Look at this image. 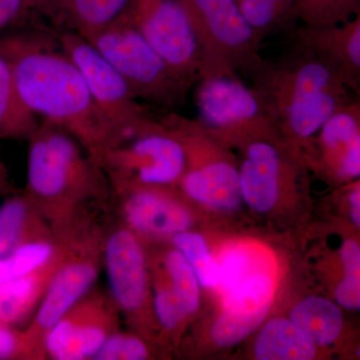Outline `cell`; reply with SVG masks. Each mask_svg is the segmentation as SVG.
<instances>
[{
    "instance_id": "cell-22",
    "label": "cell",
    "mask_w": 360,
    "mask_h": 360,
    "mask_svg": "<svg viewBox=\"0 0 360 360\" xmlns=\"http://www.w3.org/2000/svg\"><path fill=\"white\" fill-rule=\"evenodd\" d=\"M255 354L260 360H309L315 355L314 343L288 319H274L257 336Z\"/></svg>"
},
{
    "instance_id": "cell-17",
    "label": "cell",
    "mask_w": 360,
    "mask_h": 360,
    "mask_svg": "<svg viewBox=\"0 0 360 360\" xmlns=\"http://www.w3.org/2000/svg\"><path fill=\"white\" fill-rule=\"evenodd\" d=\"M58 240V250L51 259L25 276L0 284V324L18 328L32 321L63 260V245Z\"/></svg>"
},
{
    "instance_id": "cell-13",
    "label": "cell",
    "mask_w": 360,
    "mask_h": 360,
    "mask_svg": "<svg viewBox=\"0 0 360 360\" xmlns=\"http://www.w3.org/2000/svg\"><path fill=\"white\" fill-rule=\"evenodd\" d=\"M158 186H111L113 215L134 233L175 236L191 225V214Z\"/></svg>"
},
{
    "instance_id": "cell-1",
    "label": "cell",
    "mask_w": 360,
    "mask_h": 360,
    "mask_svg": "<svg viewBox=\"0 0 360 360\" xmlns=\"http://www.w3.org/2000/svg\"><path fill=\"white\" fill-rule=\"evenodd\" d=\"M14 34L0 39V56L13 70L21 98L42 122L70 132L99 163L127 141L94 103L84 77L53 32Z\"/></svg>"
},
{
    "instance_id": "cell-29",
    "label": "cell",
    "mask_w": 360,
    "mask_h": 360,
    "mask_svg": "<svg viewBox=\"0 0 360 360\" xmlns=\"http://www.w3.org/2000/svg\"><path fill=\"white\" fill-rule=\"evenodd\" d=\"M149 349L141 338L116 331L101 345L92 360H144Z\"/></svg>"
},
{
    "instance_id": "cell-32",
    "label": "cell",
    "mask_w": 360,
    "mask_h": 360,
    "mask_svg": "<svg viewBox=\"0 0 360 360\" xmlns=\"http://www.w3.org/2000/svg\"><path fill=\"white\" fill-rule=\"evenodd\" d=\"M0 360H25L21 329L0 324Z\"/></svg>"
},
{
    "instance_id": "cell-4",
    "label": "cell",
    "mask_w": 360,
    "mask_h": 360,
    "mask_svg": "<svg viewBox=\"0 0 360 360\" xmlns=\"http://www.w3.org/2000/svg\"><path fill=\"white\" fill-rule=\"evenodd\" d=\"M110 212L103 210L61 232L63 257L32 321L22 330L25 360L46 359L44 340L54 326L96 286L103 269V250Z\"/></svg>"
},
{
    "instance_id": "cell-21",
    "label": "cell",
    "mask_w": 360,
    "mask_h": 360,
    "mask_svg": "<svg viewBox=\"0 0 360 360\" xmlns=\"http://www.w3.org/2000/svg\"><path fill=\"white\" fill-rule=\"evenodd\" d=\"M39 123L21 98L11 65L0 56V141H27Z\"/></svg>"
},
{
    "instance_id": "cell-5",
    "label": "cell",
    "mask_w": 360,
    "mask_h": 360,
    "mask_svg": "<svg viewBox=\"0 0 360 360\" xmlns=\"http://www.w3.org/2000/svg\"><path fill=\"white\" fill-rule=\"evenodd\" d=\"M193 30L201 63V78L252 75L262 63V41L234 0H177ZM239 77V75H238Z\"/></svg>"
},
{
    "instance_id": "cell-33",
    "label": "cell",
    "mask_w": 360,
    "mask_h": 360,
    "mask_svg": "<svg viewBox=\"0 0 360 360\" xmlns=\"http://www.w3.org/2000/svg\"><path fill=\"white\" fill-rule=\"evenodd\" d=\"M32 13L33 0H0V28L20 23Z\"/></svg>"
},
{
    "instance_id": "cell-26",
    "label": "cell",
    "mask_w": 360,
    "mask_h": 360,
    "mask_svg": "<svg viewBox=\"0 0 360 360\" xmlns=\"http://www.w3.org/2000/svg\"><path fill=\"white\" fill-rule=\"evenodd\" d=\"M168 286L174 293L184 314H194L200 305L198 277L193 267L179 250H170L165 258Z\"/></svg>"
},
{
    "instance_id": "cell-12",
    "label": "cell",
    "mask_w": 360,
    "mask_h": 360,
    "mask_svg": "<svg viewBox=\"0 0 360 360\" xmlns=\"http://www.w3.org/2000/svg\"><path fill=\"white\" fill-rule=\"evenodd\" d=\"M108 293L120 314L132 323L146 309L148 276L146 255L136 234L111 214L103 250Z\"/></svg>"
},
{
    "instance_id": "cell-25",
    "label": "cell",
    "mask_w": 360,
    "mask_h": 360,
    "mask_svg": "<svg viewBox=\"0 0 360 360\" xmlns=\"http://www.w3.org/2000/svg\"><path fill=\"white\" fill-rule=\"evenodd\" d=\"M239 11L252 28L258 39L295 30L298 11L283 6L276 0H234Z\"/></svg>"
},
{
    "instance_id": "cell-27",
    "label": "cell",
    "mask_w": 360,
    "mask_h": 360,
    "mask_svg": "<svg viewBox=\"0 0 360 360\" xmlns=\"http://www.w3.org/2000/svg\"><path fill=\"white\" fill-rule=\"evenodd\" d=\"M297 7L303 25H338L360 13V0H297Z\"/></svg>"
},
{
    "instance_id": "cell-15",
    "label": "cell",
    "mask_w": 360,
    "mask_h": 360,
    "mask_svg": "<svg viewBox=\"0 0 360 360\" xmlns=\"http://www.w3.org/2000/svg\"><path fill=\"white\" fill-rule=\"evenodd\" d=\"M274 297V283L265 274L250 276L224 296V310L212 328L219 347H232L248 338L264 321Z\"/></svg>"
},
{
    "instance_id": "cell-38",
    "label": "cell",
    "mask_w": 360,
    "mask_h": 360,
    "mask_svg": "<svg viewBox=\"0 0 360 360\" xmlns=\"http://www.w3.org/2000/svg\"><path fill=\"white\" fill-rule=\"evenodd\" d=\"M279 4H283V6L291 7V8H295L298 11L297 0H276Z\"/></svg>"
},
{
    "instance_id": "cell-24",
    "label": "cell",
    "mask_w": 360,
    "mask_h": 360,
    "mask_svg": "<svg viewBox=\"0 0 360 360\" xmlns=\"http://www.w3.org/2000/svg\"><path fill=\"white\" fill-rule=\"evenodd\" d=\"M291 322L314 345H330L340 335L342 314L328 300L311 296L302 300L291 311Z\"/></svg>"
},
{
    "instance_id": "cell-37",
    "label": "cell",
    "mask_w": 360,
    "mask_h": 360,
    "mask_svg": "<svg viewBox=\"0 0 360 360\" xmlns=\"http://www.w3.org/2000/svg\"><path fill=\"white\" fill-rule=\"evenodd\" d=\"M349 202L352 203V217L354 224H360V193L359 187L355 188L349 196Z\"/></svg>"
},
{
    "instance_id": "cell-18",
    "label": "cell",
    "mask_w": 360,
    "mask_h": 360,
    "mask_svg": "<svg viewBox=\"0 0 360 360\" xmlns=\"http://www.w3.org/2000/svg\"><path fill=\"white\" fill-rule=\"evenodd\" d=\"M131 0H33L35 13L56 30L86 37L103 30L125 13Z\"/></svg>"
},
{
    "instance_id": "cell-28",
    "label": "cell",
    "mask_w": 360,
    "mask_h": 360,
    "mask_svg": "<svg viewBox=\"0 0 360 360\" xmlns=\"http://www.w3.org/2000/svg\"><path fill=\"white\" fill-rule=\"evenodd\" d=\"M174 243L193 267L201 285L205 288L217 286L219 264L208 253L202 236L191 232H180L174 236Z\"/></svg>"
},
{
    "instance_id": "cell-19",
    "label": "cell",
    "mask_w": 360,
    "mask_h": 360,
    "mask_svg": "<svg viewBox=\"0 0 360 360\" xmlns=\"http://www.w3.org/2000/svg\"><path fill=\"white\" fill-rule=\"evenodd\" d=\"M181 181L191 198L222 210L238 207L243 198L239 170L229 160L210 158L193 163Z\"/></svg>"
},
{
    "instance_id": "cell-14",
    "label": "cell",
    "mask_w": 360,
    "mask_h": 360,
    "mask_svg": "<svg viewBox=\"0 0 360 360\" xmlns=\"http://www.w3.org/2000/svg\"><path fill=\"white\" fill-rule=\"evenodd\" d=\"M292 41L307 47L338 73L347 89L360 90V13L338 25L296 27Z\"/></svg>"
},
{
    "instance_id": "cell-16",
    "label": "cell",
    "mask_w": 360,
    "mask_h": 360,
    "mask_svg": "<svg viewBox=\"0 0 360 360\" xmlns=\"http://www.w3.org/2000/svg\"><path fill=\"white\" fill-rule=\"evenodd\" d=\"M239 169L241 193L246 202L259 212H266L278 198L284 163L276 144L269 141L250 142Z\"/></svg>"
},
{
    "instance_id": "cell-7",
    "label": "cell",
    "mask_w": 360,
    "mask_h": 360,
    "mask_svg": "<svg viewBox=\"0 0 360 360\" xmlns=\"http://www.w3.org/2000/svg\"><path fill=\"white\" fill-rule=\"evenodd\" d=\"M53 34L82 72L94 103L127 141L160 129V120L139 103L122 75L89 40L65 30H56Z\"/></svg>"
},
{
    "instance_id": "cell-20",
    "label": "cell",
    "mask_w": 360,
    "mask_h": 360,
    "mask_svg": "<svg viewBox=\"0 0 360 360\" xmlns=\"http://www.w3.org/2000/svg\"><path fill=\"white\" fill-rule=\"evenodd\" d=\"M53 234L25 193L16 191L7 196L0 206V259L25 243L51 238Z\"/></svg>"
},
{
    "instance_id": "cell-35",
    "label": "cell",
    "mask_w": 360,
    "mask_h": 360,
    "mask_svg": "<svg viewBox=\"0 0 360 360\" xmlns=\"http://www.w3.org/2000/svg\"><path fill=\"white\" fill-rule=\"evenodd\" d=\"M345 274H359L360 250L359 245L352 240L345 241L340 252Z\"/></svg>"
},
{
    "instance_id": "cell-8",
    "label": "cell",
    "mask_w": 360,
    "mask_h": 360,
    "mask_svg": "<svg viewBox=\"0 0 360 360\" xmlns=\"http://www.w3.org/2000/svg\"><path fill=\"white\" fill-rule=\"evenodd\" d=\"M194 103L210 134L250 142L271 141L277 134L255 90L238 75L207 77L198 82Z\"/></svg>"
},
{
    "instance_id": "cell-34",
    "label": "cell",
    "mask_w": 360,
    "mask_h": 360,
    "mask_svg": "<svg viewBox=\"0 0 360 360\" xmlns=\"http://www.w3.org/2000/svg\"><path fill=\"white\" fill-rule=\"evenodd\" d=\"M335 297L341 307L348 309H359V274H345V279L338 286Z\"/></svg>"
},
{
    "instance_id": "cell-36",
    "label": "cell",
    "mask_w": 360,
    "mask_h": 360,
    "mask_svg": "<svg viewBox=\"0 0 360 360\" xmlns=\"http://www.w3.org/2000/svg\"><path fill=\"white\" fill-rule=\"evenodd\" d=\"M14 193H16V191L11 184L8 169L0 158V198L11 195Z\"/></svg>"
},
{
    "instance_id": "cell-30",
    "label": "cell",
    "mask_w": 360,
    "mask_h": 360,
    "mask_svg": "<svg viewBox=\"0 0 360 360\" xmlns=\"http://www.w3.org/2000/svg\"><path fill=\"white\" fill-rule=\"evenodd\" d=\"M250 271V259L245 251L231 250L221 257L219 264V284L224 295L236 290L239 284L248 278Z\"/></svg>"
},
{
    "instance_id": "cell-3",
    "label": "cell",
    "mask_w": 360,
    "mask_h": 360,
    "mask_svg": "<svg viewBox=\"0 0 360 360\" xmlns=\"http://www.w3.org/2000/svg\"><path fill=\"white\" fill-rule=\"evenodd\" d=\"M255 94L276 131L307 141L333 113L352 103L347 85L307 47L292 45L262 59L251 75Z\"/></svg>"
},
{
    "instance_id": "cell-6",
    "label": "cell",
    "mask_w": 360,
    "mask_h": 360,
    "mask_svg": "<svg viewBox=\"0 0 360 360\" xmlns=\"http://www.w3.org/2000/svg\"><path fill=\"white\" fill-rule=\"evenodd\" d=\"M85 39L115 66L139 101L169 110L186 103L191 87L170 70L127 13Z\"/></svg>"
},
{
    "instance_id": "cell-2",
    "label": "cell",
    "mask_w": 360,
    "mask_h": 360,
    "mask_svg": "<svg viewBox=\"0 0 360 360\" xmlns=\"http://www.w3.org/2000/svg\"><path fill=\"white\" fill-rule=\"evenodd\" d=\"M27 141L25 194L52 231H66L110 205V180L70 132L42 122Z\"/></svg>"
},
{
    "instance_id": "cell-23",
    "label": "cell",
    "mask_w": 360,
    "mask_h": 360,
    "mask_svg": "<svg viewBox=\"0 0 360 360\" xmlns=\"http://www.w3.org/2000/svg\"><path fill=\"white\" fill-rule=\"evenodd\" d=\"M319 132L322 148L329 160L336 161L338 174L343 177L348 155L360 148L359 101H352L333 113Z\"/></svg>"
},
{
    "instance_id": "cell-10",
    "label": "cell",
    "mask_w": 360,
    "mask_h": 360,
    "mask_svg": "<svg viewBox=\"0 0 360 360\" xmlns=\"http://www.w3.org/2000/svg\"><path fill=\"white\" fill-rule=\"evenodd\" d=\"M142 37L189 87L201 78L200 51L177 0H131L125 11Z\"/></svg>"
},
{
    "instance_id": "cell-9",
    "label": "cell",
    "mask_w": 360,
    "mask_h": 360,
    "mask_svg": "<svg viewBox=\"0 0 360 360\" xmlns=\"http://www.w3.org/2000/svg\"><path fill=\"white\" fill-rule=\"evenodd\" d=\"M99 165L111 186H168L186 169L184 148L162 123L106 151Z\"/></svg>"
},
{
    "instance_id": "cell-31",
    "label": "cell",
    "mask_w": 360,
    "mask_h": 360,
    "mask_svg": "<svg viewBox=\"0 0 360 360\" xmlns=\"http://www.w3.org/2000/svg\"><path fill=\"white\" fill-rule=\"evenodd\" d=\"M153 307L158 322L167 331L175 330L186 317L167 283L156 288Z\"/></svg>"
},
{
    "instance_id": "cell-11",
    "label": "cell",
    "mask_w": 360,
    "mask_h": 360,
    "mask_svg": "<svg viewBox=\"0 0 360 360\" xmlns=\"http://www.w3.org/2000/svg\"><path fill=\"white\" fill-rule=\"evenodd\" d=\"M120 314L110 293L94 286L47 333L46 359H94L101 345L120 330Z\"/></svg>"
}]
</instances>
